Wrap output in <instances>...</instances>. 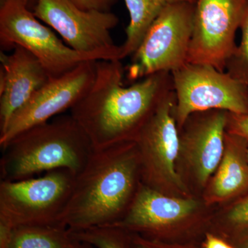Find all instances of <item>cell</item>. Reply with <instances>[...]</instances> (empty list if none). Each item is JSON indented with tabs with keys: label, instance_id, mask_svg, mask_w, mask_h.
<instances>
[{
	"label": "cell",
	"instance_id": "6da1fadb",
	"mask_svg": "<svg viewBox=\"0 0 248 248\" xmlns=\"http://www.w3.org/2000/svg\"><path fill=\"white\" fill-rule=\"evenodd\" d=\"M121 60L96 62L95 78L89 91L71 109L94 150L135 141L139 134L170 92L172 75L161 72L129 86L124 85Z\"/></svg>",
	"mask_w": 248,
	"mask_h": 248
},
{
	"label": "cell",
	"instance_id": "7a4b0ae2",
	"mask_svg": "<svg viewBox=\"0 0 248 248\" xmlns=\"http://www.w3.org/2000/svg\"><path fill=\"white\" fill-rule=\"evenodd\" d=\"M142 184L135 141L94 150L76 176L62 222L72 232L118 223Z\"/></svg>",
	"mask_w": 248,
	"mask_h": 248
},
{
	"label": "cell",
	"instance_id": "3957f363",
	"mask_svg": "<svg viewBox=\"0 0 248 248\" xmlns=\"http://www.w3.org/2000/svg\"><path fill=\"white\" fill-rule=\"evenodd\" d=\"M1 150V181L9 182L59 169L78 175L94 151L89 137L71 115L27 129Z\"/></svg>",
	"mask_w": 248,
	"mask_h": 248
},
{
	"label": "cell",
	"instance_id": "277c9868",
	"mask_svg": "<svg viewBox=\"0 0 248 248\" xmlns=\"http://www.w3.org/2000/svg\"><path fill=\"white\" fill-rule=\"evenodd\" d=\"M76 176L68 170L59 169L38 178L1 181L0 225L11 229L27 226H66L62 218Z\"/></svg>",
	"mask_w": 248,
	"mask_h": 248
},
{
	"label": "cell",
	"instance_id": "5b68a950",
	"mask_svg": "<svg viewBox=\"0 0 248 248\" xmlns=\"http://www.w3.org/2000/svg\"><path fill=\"white\" fill-rule=\"evenodd\" d=\"M195 3H168L150 27L125 67V77L135 82L161 72L172 73L187 63Z\"/></svg>",
	"mask_w": 248,
	"mask_h": 248
},
{
	"label": "cell",
	"instance_id": "8992f818",
	"mask_svg": "<svg viewBox=\"0 0 248 248\" xmlns=\"http://www.w3.org/2000/svg\"><path fill=\"white\" fill-rule=\"evenodd\" d=\"M32 13L68 46L89 60H123L122 46L111 37V30L120 22L111 11H85L69 0H38Z\"/></svg>",
	"mask_w": 248,
	"mask_h": 248
},
{
	"label": "cell",
	"instance_id": "52a82bcc",
	"mask_svg": "<svg viewBox=\"0 0 248 248\" xmlns=\"http://www.w3.org/2000/svg\"><path fill=\"white\" fill-rule=\"evenodd\" d=\"M180 128L192 114L211 110L248 113V86L209 65L186 63L171 73Z\"/></svg>",
	"mask_w": 248,
	"mask_h": 248
},
{
	"label": "cell",
	"instance_id": "ba28073f",
	"mask_svg": "<svg viewBox=\"0 0 248 248\" xmlns=\"http://www.w3.org/2000/svg\"><path fill=\"white\" fill-rule=\"evenodd\" d=\"M1 48H25L36 57L51 78L71 71L89 58L63 43L28 8L26 0H0Z\"/></svg>",
	"mask_w": 248,
	"mask_h": 248
},
{
	"label": "cell",
	"instance_id": "9c48e42d",
	"mask_svg": "<svg viewBox=\"0 0 248 248\" xmlns=\"http://www.w3.org/2000/svg\"><path fill=\"white\" fill-rule=\"evenodd\" d=\"M197 201L170 197L142 183L125 216L113 226L147 239L169 243H188L200 229L194 215Z\"/></svg>",
	"mask_w": 248,
	"mask_h": 248
},
{
	"label": "cell",
	"instance_id": "30bf717a",
	"mask_svg": "<svg viewBox=\"0 0 248 248\" xmlns=\"http://www.w3.org/2000/svg\"><path fill=\"white\" fill-rule=\"evenodd\" d=\"M175 107L173 90L159 104L135 143L140 153L142 183L161 192L169 187L185 194L186 187L176 170L180 136Z\"/></svg>",
	"mask_w": 248,
	"mask_h": 248
},
{
	"label": "cell",
	"instance_id": "8fae6325",
	"mask_svg": "<svg viewBox=\"0 0 248 248\" xmlns=\"http://www.w3.org/2000/svg\"><path fill=\"white\" fill-rule=\"evenodd\" d=\"M187 63L226 71L235 49L248 0H196Z\"/></svg>",
	"mask_w": 248,
	"mask_h": 248
},
{
	"label": "cell",
	"instance_id": "7c38bea8",
	"mask_svg": "<svg viewBox=\"0 0 248 248\" xmlns=\"http://www.w3.org/2000/svg\"><path fill=\"white\" fill-rule=\"evenodd\" d=\"M96 62H82L65 74L50 78L0 134L1 148L24 130L48 122L67 109L71 110L92 86Z\"/></svg>",
	"mask_w": 248,
	"mask_h": 248
},
{
	"label": "cell",
	"instance_id": "4fadbf2b",
	"mask_svg": "<svg viewBox=\"0 0 248 248\" xmlns=\"http://www.w3.org/2000/svg\"><path fill=\"white\" fill-rule=\"evenodd\" d=\"M229 112L211 110L192 114L179 129L180 154L184 155L196 179L205 186L217 170L225 151Z\"/></svg>",
	"mask_w": 248,
	"mask_h": 248
},
{
	"label": "cell",
	"instance_id": "5bb4252c",
	"mask_svg": "<svg viewBox=\"0 0 248 248\" xmlns=\"http://www.w3.org/2000/svg\"><path fill=\"white\" fill-rule=\"evenodd\" d=\"M12 53L0 55V134L4 133L14 116L51 78L44 65L32 53L20 46Z\"/></svg>",
	"mask_w": 248,
	"mask_h": 248
},
{
	"label": "cell",
	"instance_id": "9a60e30c",
	"mask_svg": "<svg viewBox=\"0 0 248 248\" xmlns=\"http://www.w3.org/2000/svg\"><path fill=\"white\" fill-rule=\"evenodd\" d=\"M248 141L226 132L225 151L205 200L224 202L248 190Z\"/></svg>",
	"mask_w": 248,
	"mask_h": 248
},
{
	"label": "cell",
	"instance_id": "2e32d148",
	"mask_svg": "<svg viewBox=\"0 0 248 248\" xmlns=\"http://www.w3.org/2000/svg\"><path fill=\"white\" fill-rule=\"evenodd\" d=\"M76 242L63 226H27L11 228L0 225V248H72Z\"/></svg>",
	"mask_w": 248,
	"mask_h": 248
},
{
	"label": "cell",
	"instance_id": "e0dca14e",
	"mask_svg": "<svg viewBox=\"0 0 248 248\" xmlns=\"http://www.w3.org/2000/svg\"><path fill=\"white\" fill-rule=\"evenodd\" d=\"M130 22L126 29V39L121 45L123 59L131 57L141 45L153 23L167 4L164 0H124Z\"/></svg>",
	"mask_w": 248,
	"mask_h": 248
},
{
	"label": "cell",
	"instance_id": "ac0fdd59",
	"mask_svg": "<svg viewBox=\"0 0 248 248\" xmlns=\"http://www.w3.org/2000/svg\"><path fill=\"white\" fill-rule=\"evenodd\" d=\"M72 233L78 241L87 243L94 248H131L132 233L113 225Z\"/></svg>",
	"mask_w": 248,
	"mask_h": 248
},
{
	"label": "cell",
	"instance_id": "d6986e66",
	"mask_svg": "<svg viewBox=\"0 0 248 248\" xmlns=\"http://www.w3.org/2000/svg\"><path fill=\"white\" fill-rule=\"evenodd\" d=\"M241 43L227 63L226 72L234 79L248 86V0L241 27Z\"/></svg>",
	"mask_w": 248,
	"mask_h": 248
},
{
	"label": "cell",
	"instance_id": "ffe728a7",
	"mask_svg": "<svg viewBox=\"0 0 248 248\" xmlns=\"http://www.w3.org/2000/svg\"><path fill=\"white\" fill-rule=\"evenodd\" d=\"M248 231V195L232 207L218 236L227 240Z\"/></svg>",
	"mask_w": 248,
	"mask_h": 248
},
{
	"label": "cell",
	"instance_id": "44dd1931",
	"mask_svg": "<svg viewBox=\"0 0 248 248\" xmlns=\"http://www.w3.org/2000/svg\"><path fill=\"white\" fill-rule=\"evenodd\" d=\"M131 248H202L193 242L169 243L147 239L132 233Z\"/></svg>",
	"mask_w": 248,
	"mask_h": 248
},
{
	"label": "cell",
	"instance_id": "7402d4cb",
	"mask_svg": "<svg viewBox=\"0 0 248 248\" xmlns=\"http://www.w3.org/2000/svg\"><path fill=\"white\" fill-rule=\"evenodd\" d=\"M226 132L245 139L248 141V113H228Z\"/></svg>",
	"mask_w": 248,
	"mask_h": 248
},
{
	"label": "cell",
	"instance_id": "603a6c76",
	"mask_svg": "<svg viewBox=\"0 0 248 248\" xmlns=\"http://www.w3.org/2000/svg\"><path fill=\"white\" fill-rule=\"evenodd\" d=\"M79 9L85 11L97 10L100 11H110L117 0H69Z\"/></svg>",
	"mask_w": 248,
	"mask_h": 248
},
{
	"label": "cell",
	"instance_id": "cb8c5ba5",
	"mask_svg": "<svg viewBox=\"0 0 248 248\" xmlns=\"http://www.w3.org/2000/svg\"><path fill=\"white\" fill-rule=\"evenodd\" d=\"M202 248H235L228 240L218 236L211 231H207L203 236Z\"/></svg>",
	"mask_w": 248,
	"mask_h": 248
},
{
	"label": "cell",
	"instance_id": "d4e9b609",
	"mask_svg": "<svg viewBox=\"0 0 248 248\" xmlns=\"http://www.w3.org/2000/svg\"><path fill=\"white\" fill-rule=\"evenodd\" d=\"M235 248H248V231L228 240Z\"/></svg>",
	"mask_w": 248,
	"mask_h": 248
},
{
	"label": "cell",
	"instance_id": "484cf974",
	"mask_svg": "<svg viewBox=\"0 0 248 248\" xmlns=\"http://www.w3.org/2000/svg\"><path fill=\"white\" fill-rule=\"evenodd\" d=\"M72 248H94L93 246L87 244V243L82 242V241H78L75 243L74 246Z\"/></svg>",
	"mask_w": 248,
	"mask_h": 248
},
{
	"label": "cell",
	"instance_id": "4316f807",
	"mask_svg": "<svg viewBox=\"0 0 248 248\" xmlns=\"http://www.w3.org/2000/svg\"><path fill=\"white\" fill-rule=\"evenodd\" d=\"M26 1H27L28 8H29L31 11H32L36 4H37L38 0H26Z\"/></svg>",
	"mask_w": 248,
	"mask_h": 248
},
{
	"label": "cell",
	"instance_id": "83f0119b",
	"mask_svg": "<svg viewBox=\"0 0 248 248\" xmlns=\"http://www.w3.org/2000/svg\"><path fill=\"white\" fill-rule=\"evenodd\" d=\"M166 3L182 2V1H187V2L195 3L196 0H164Z\"/></svg>",
	"mask_w": 248,
	"mask_h": 248
},
{
	"label": "cell",
	"instance_id": "f1b7e54d",
	"mask_svg": "<svg viewBox=\"0 0 248 248\" xmlns=\"http://www.w3.org/2000/svg\"></svg>",
	"mask_w": 248,
	"mask_h": 248
}]
</instances>
